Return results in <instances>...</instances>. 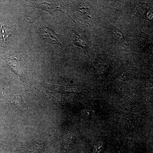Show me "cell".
<instances>
[{"label": "cell", "instance_id": "cell-6", "mask_svg": "<svg viewBox=\"0 0 153 153\" xmlns=\"http://www.w3.org/2000/svg\"><path fill=\"white\" fill-rule=\"evenodd\" d=\"M110 31L112 33L114 38L116 40L118 43L123 44L124 45H127L125 41L123 33L121 31L117 29L113 26H111L110 27Z\"/></svg>", "mask_w": 153, "mask_h": 153}, {"label": "cell", "instance_id": "cell-5", "mask_svg": "<svg viewBox=\"0 0 153 153\" xmlns=\"http://www.w3.org/2000/svg\"><path fill=\"white\" fill-rule=\"evenodd\" d=\"M13 32L12 29L8 25L0 24V41L3 42H5L8 37L12 35Z\"/></svg>", "mask_w": 153, "mask_h": 153}, {"label": "cell", "instance_id": "cell-1", "mask_svg": "<svg viewBox=\"0 0 153 153\" xmlns=\"http://www.w3.org/2000/svg\"><path fill=\"white\" fill-rule=\"evenodd\" d=\"M6 63L15 74L21 77L24 81H27V68L26 63L21 59L15 58H7L5 59Z\"/></svg>", "mask_w": 153, "mask_h": 153}, {"label": "cell", "instance_id": "cell-3", "mask_svg": "<svg viewBox=\"0 0 153 153\" xmlns=\"http://www.w3.org/2000/svg\"><path fill=\"white\" fill-rule=\"evenodd\" d=\"M36 26L44 39L57 48L60 49L62 48V44L58 40V37L59 36L58 34L55 33L51 29L44 27V26L36 25Z\"/></svg>", "mask_w": 153, "mask_h": 153}, {"label": "cell", "instance_id": "cell-2", "mask_svg": "<svg viewBox=\"0 0 153 153\" xmlns=\"http://www.w3.org/2000/svg\"><path fill=\"white\" fill-rule=\"evenodd\" d=\"M45 143V140L36 139L24 143L20 149L23 153H42Z\"/></svg>", "mask_w": 153, "mask_h": 153}, {"label": "cell", "instance_id": "cell-4", "mask_svg": "<svg viewBox=\"0 0 153 153\" xmlns=\"http://www.w3.org/2000/svg\"><path fill=\"white\" fill-rule=\"evenodd\" d=\"M7 100L9 104L13 106L15 109L20 111L25 110L26 105L21 97L15 95L9 96Z\"/></svg>", "mask_w": 153, "mask_h": 153}]
</instances>
